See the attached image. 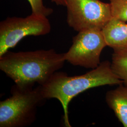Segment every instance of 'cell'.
<instances>
[{"mask_svg": "<svg viewBox=\"0 0 127 127\" xmlns=\"http://www.w3.org/2000/svg\"><path fill=\"white\" fill-rule=\"evenodd\" d=\"M64 53L54 50L14 52L8 51L0 57V69L18 86L32 88L42 85L65 62Z\"/></svg>", "mask_w": 127, "mask_h": 127, "instance_id": "6da1fadb", "label": "cell"}, {"mask_svg": "<svg viewBox=\"0 0 127 127\" xmlns=\"http://www.w3.org/2000/svg\"><path fill=\"white\" fill-rule=\"evenodd\" d=\"M122 84L123 82L114 73L111 63L105 61L96 68L81 75L69 76L66 73L57 71L40 86L46 99L56 98L59 101L63 109L64 125L71 127L68 105L73 98L90 89Z\"/></svg>", "mask_w": 127, "mask_h": 127, "instance_id": "7a4b0ae2", "label": "cell"}, {"mask_svg": "<svg viewBox=\"0 0 127 127\" xmlns=\"http://www.w3.org/2000/svg\"><path fill=\"white\" fill-rule=\"evenodd\" d=\"M11 95L0 102V127H26L36 118L37 110L46 99L41 86L24 89L15 84Z\"/></svg>", "mask_w": 127, "mask_h": 127, "instance_id": "3957f363", "label": "cell"}, {"mask_svg": "<svg viewBox=\"0 0 127 127\" xmlns=\"http://www.w3.org/2000/svg\"><path fill=\"white\" fill-rule=\"evenodd\" d=\"M67 23L77 32L102 30L112 18L111 5L100 0H66Z\"/></svg>", "mask_w": 127, "mask_h": 127, "instance_id": "277c9868", "label": "cell"}, {"mask_svg": "<svg viewBox=\"0 0 127 127\" xmlns=\"http://www.w3.org/2000/svg\"><path fill=\"white\" fill-rule=\"evenodd\" d=\"M51 25L47 17L31 14L26 18H8L0 23V57L27 36L48 34Z\"/></svg>", "mask_w": 127, "mask_h": 127, "instance_id": "5b68a950", "label": "cell"}, {"mask_svg": "<svg viewBox=\"0 0 127 127\" xmlns=\"http://www.w3.org/2000/svg\"><path fill=\"white\" fill-rule=\"evenodd\" d=\"M106 46L102 30L81 31L73 37V44L68 51L64 53V58L73 65L93 69L101 63V54Z\"/></svg>", "mask_w": 127, "mask_h": 127, "instance_id": "8992f818", "label": "cell"}, {"mask_svg": "<svg viewBox=\"0 0 127 127\" xmlns=\"http://www.w3.org/2000/svg\"><path fill=\"white\" fill-rule=\"evenodd\" d=\"M107 46L114 51H127V24L112 17L102 29Z\"/></svg>", "mask_w": 127, "mask_h": 127, "instance_id": "52a82bcc", "label": "cell"}, {"mask_svg": "<svg viewBox=\"0 0 127 127\" xmlns=\"http://www.w3.org/2000/svg\"><path fill=\"white\" fill-rule=\"evenodd\" d=\"M122 84L108 91L105 99L120 122L124 127H127V86Z\"/></svg>", "mask_w": 127, "mask_h": 127, "instance_id": "ba28073f", "label": "cell"}, {"mask_svg": "<svg viewBox=\"0 0 127 127\" xmlns=\"http://www.w3.org/2000/svg\"><path fill=\"white\" fill-rule=\"evenodd\" d=\"M111 64L114 73L127 86V51H114Z\"/></svg>", "mask_w": 127, "mask_h": 127, "instance_id": "9c48e42d", "label": "cell"}, {"mask_svg": "<svg viewBox=\"0 0 127 127\" xmlns=\"http://www.w3.org/2000/svg\"><path fill=\"white\" fill-rule=\"evenodd\" d=\"M112 17L127 21V0H110Z\"/></svg>", "mask_w": 127, "mask_h": 127, "instance_id": "30bf717a", "label": "cell"}, {"mask_svg": "<svg viewBox=\"0 0 127 127\" xmlns=\"http://www.w3.org/2000/svg\"><path fill=\"white\" fill-rule=\"evenodd\" d=\"M31 6L32 14L47 17L53 13V10L44 6L43 0H27Z\"/></svg>", "mask_w": 127, "mask_h": 127, "instance_id": "8fae6325", "label": "cell"}, {"mask_svg": "<svg viewBox=\"0 0 127 127\" xmlns=\"http://www.w3.org/2000/svg\"><path fill=\"white\" fill-rule=\"evenodd\" d=\"M52 2H54L57 5L65 6L66 0H50Z\"/></svg>", "mask_w": 127, "mask_h": 127, "instance_id": "7c38bea8", "label": "cell"}]
</instances>
